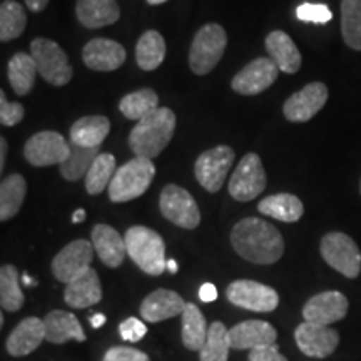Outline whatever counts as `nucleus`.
Masks as SVG:
<instances>
[{
  "label": "nucleus",
  "mask_w": 361,
  "mask_h": 361,
  "mask_svg": "<svg viewBox=\"0 0 361 361\" xmlns=\"http://www.w3.org/2000/svg\"><path fill=\"white\" fill-rule=\"evenodd\" d=\"M231 245L243 259L255 264L276 263L284 252L281 233L259 218L239 221L231 231Z\"/></svg>",
  "instance_id": "1"
},
{
  "label": "nucleus",
  "mask_w": 361,
  "mask_h": 361,
  "mask_svg": "<svg viewBox=\"0 0 361 361\" xmlns=\"http://www.w3.org/2000/svg\"><path fill=\"white\" fill-rule=\"evenodd\" d=\"M176 114L168 107H159L135 124L129 134V147L137 157L154 159L168 147L174 135Z\"/></svg>",
  "instance_id": "2"
},
{
  "label": "nucleus",
  "mask_w": 361,
  "mask_h": 361,
  "mask_svg": "<svg viewBox=\"0 0 361 361\" xmlns=\"http://www.w3.org/2000/svg\"><path fill=\"white\" fill-rule=\"evenodd\" d=\"M124 239L129 258L149 276H159L168 269L164 239L154 229L133 226L128 229Z\"/></svg>",
  "instance_id": "3"
},
{
  "label": "nucleus",
  "mask_w": 361,
  "mask_h": 361,
  "mask_svg": "<svg viewBox=\"0 0 361 361\" xmlns=\"http://www.w3.org/2000/svg\"><path fill=\"white\" fill-rule=\"evenodd\" d=\"M154 176L156 168L152 159L135 156L116 171L114 179L109 184V200L112 202H128L142 196L151 186Z\"/></svg>",
  "instance_id": "4"
},
{
  "label": "nucleus",
  "mask_w": 361,
  "mask_h": 361,
  "mask_svg": "<svg viewBox=\"0 0 361 361\" xmlns=\"http://www.w3.org/2000/svg\"><path fill=\"white\" fill-rule=\"evenodd\" d=\"M228 35L219 24H207L194 35L189 51V67L196 75H206L223 57Z\"/></svg>",
  "instance_id": "5"
},
{
  "label": "nucleus",
  "mask_w": 361,
  "mask_h": 361,
  "mask_svg": "<svg viewBox=\"0 0 361 361\" xmlns=\"http://www.w3.org/2000/svg\"><path fill=\"white\" fill-rule=\"evenodd\" d=\"M30 56L35 61L39 75H42L45 82L61 87L72 79L74 72L69 64V57L54 40L34 39L30 44Z\"/></svg>",
  "instance_id": "6"
},
{
  "label": "nucleus",
  "mask_w": 361,
  "mask_h": 361,
  "mask_svg": "<svg viewBox=\"0 0 361 361\" xmlns=\"http://www.w3.org/2000/svg\"><path fill=\"white\" fill-rule=\"evenodd\" d=\"M323 259L341 273L343 276L355 279L361 273V252L356 243L345 233H328L319 245Z\"/></svg>",
  "instance_id": "7"
},
{
  "label": "nucleus",
  "mask_w": 361,
  "mask_h": 361,
  "mask_svg": "<svg viewBox=\"0 0 361 361\" xmlns=\"http://www.w3.org/2000/svg\"><path fill=\"white\" fill-rule=\"evenodd\" d=\"M162 216L184 229H196L201 223V213L194 197L178 184H168L159 197Z\"/></svg>",
  "instance_id": "8"
},
{
  "label": "nucleus",
  "mask_w": 361,
  "mask_h": 361,
  "mask_svg": "<svg viewBox=\"0 0 361 361\" xmlns=\"http://www.w3.org/2000/svg\"><path fill=\"white\" fill-rule=\"evenodd\" d=\"M226 298L234 306L256 313H271L278 308L279 296L276 290L251 279H238L226 290Z\"/></svg>",
  "instance_id": "9"
},
{
  "label": "nucleus",
  "mask_w": 361,
  "mask_h": 361,
  "mask_svg": "<svg viewBox=\"0 0 361 361\" xmlns=\"http://www.w3.org/2000/svg\"><path fill=\"white\" fill-rule=\"evenodd\" d=\"M71 154V142L56 130H42L34 134L24 146V156L35 168L61 166Z\"/></svg>",
  "instance_id": "10"
},
{
  "label": "nucleus",
  "mask_w": 361,
  "mask_h": 361,
  "mask_svg": "<svg viewBox=\"0 0 361 361\" xmlns=\"http://www.w3.org/2000/svg\"><path fill=\"white\" fill-rule=\"evenodd\" d=\"M266 188V173L258 154L250 152L239 161L229 180V194L236 201L247 202L258 197Z\"/></svg>",
  "instance_id": "11"
},
{
  "label": "nucleus",
  "mask_w": 361,
  "mask_h": 361,
  "mask_svg": "<svg viewBox=\"0 0 361 361\" xmlns=\"http://www.w3.org/2000/svg\"><path fill=\"white\" fill-rule=\"evenodd\" d=\"M234 162V151L229 146H218L202 152L194 164L196 179L206 191L218 192Z\"/></svg>",
  "instance_id": "12"
},
{
  "label": "nucleus",
  "mask_w": 361,
  "mask_h": 361,
  "mask_svg": "<svg viewBox=\"0 0 361 361\" xmlns=\"http://www.w3.org/2000/svg\"><path fill=\"white\" fill-rule=\"evenodd\" d=\"M94 246L87 239H75L62 247L52 259V274L61 283L69 284L90 268L94 258Z\"/></svg>",
  "instance_id": "13"
},
{
  "label": "nucleus",
  "mask_w": 361,
  "mask_h": 361,
  "mask_svg": "<svg viewBox=\"0 0 361 361\" xmlns=\"http://www.w3.org/2000/svg\"><path fill=\"white\" fill-rule=\"evenodd\" d=\"M295 340L300 351L310 358H328L340 345L336 329L303 322L295 331Z\"/></svg>",
  "instance_id": "14"
},
{
  "label": "nucleus",
  "mask_w": 361,
  "mask_h": 361,
  "mask_svg": "<svg viewBox=\"0 0 361 361\" xmlns=\"http://www.w3.org/2000/svg\"><path fill=\"white\" fill-rule=\"evenodd\" d=\"M328 101V87L323 82H311L284 102V117L291 123H306L323 109Z\"/></svg>",
  "instance_id": "15"
},
{
  "label": "nucleus",
  "mask_w": 361,
  "mask_h": 361,
  "mask_svg": "<svg viewBox=\"0 0 361 361\" xmlns=\"http://www.w3.org/2000/svg\"><path fill=\"white\" fill-rule=\"evenodd\" d=\"M278 71V66L269 57L255 59L234 75L231 87L243 96H256L276 82Z\"/></svg>",
  "instance_id": "16"
},
{
  "label": "nucleus",
  "mask_w": 361,
  "mask_h": 361,
  "mask_svg": "<svg viewBox=\"0 0 361 361\" xmlns=\"http://www.w3.org/2000/svg\"><path fill=\"white\" fill-rule=\"evenodd\" d=\"M348 298L340 291H323L310 298L303 306L305 322L329 326L340 322L348 313Z\"/></svg>",
  "instance_id": "17"
},
{
  "label": "nucleus",
  "mask_w": 361,
  "mask_h": 361,
  "mask_svg": "<svg viewBox=\"0 0 361 361\" xmlns=\"http://www.w3.org/2000/svg\"><path fill=\"white\" fill-rule=\"evenodd\" d=\"M278 331L273 324L261 319H250V322L238 323L229 329V343L233 350H256L259 346L274 345Z\"/></svg>",
  "instance_id": "18"
},
{
  "label": "nucleus",
  "mask_w": 361,
  "mask_h": 361,
  "mask_svg": "<svg viewBox=\"0 0 361 361\" xmlns=\"http://www.w3.org/2000/svg\"><path fill=\"white\" fill-rule=\"evenodd\" d=\"M186 305L188 303L179 293L161 288V290L152 291L151 295L144 298L139 313H141V318L149 323H159L183 314Z\"/></svg>",
  "instance_id": "19"
},
{
  "label": "nucleus",
  "mask_w": 361,
  "mask_h": 361,
  "mask_svg": "<svg viewBox=\"0 0 361 361\" xmlns=\"http://www.w3.org/2000/svg\"><path fill=\"white\" fill-rule=\"evenodd\" d=\"M84 64L92 71L111 72L126 62V49L111 39H92L82 51Z\"/></svg>",
  "instance_id": "20"
},
{
  "label": "nucleus",
  "mask_w": 361,
  "mask_h": 361,
  "mask_svg": "<svg viewBox=\"0 0 361 361\" xmlns=\"http://www.w3.org/2000/svg\"><path fill=\"white\" fill-rule=\"evenodd\" d=\"M45 340V324L44 319L29 316L22 319L6 341L7 353L20 358V356L30 355L40 346V343Z\"/></svg>",
  "instance_id": "21"
},
{
  "label": "nucleus",
  "mask_w": 361,
  "mask_h": 361,
  "mask_svg": "<svg viewBox=\"0 0 361 361\" xmlns=\"http://www.w3.org/2000/svg\"><path fill=\"white\" fill-rule=\"evenodd\" d=\"M64 300L74 310H84L89 308V306L101 303L102 286L97 271L94 268H89L80 276L75 278L74 281L67 284L64 291Z\"/></svg>",
  "instance_id": "22"
},
{
  "label": "nucleus",
  "mask_w": 361,
  "mask_h": 361,
  "mask_svg": "<svg viewBox=\"0 0 361 361\" xmlns=\"http://www.w3.org/2000/svg\"><path fill=\"white\" fill-rule=\"evenodd\" d=\"M92 246L97 252L99 259L109 268H119L124 263L126 252V239L116 231L114 228L107 224H96L92 229Z\"/></svg>",
  "instance_id": "23"
},
{
  "label": "nucleus",
  "mask_w": 361,
  "mask_h": 361,
  "mask_svg": "<svg viewBox=\"0 0 361 361\" xmlns=\"http://www.w3.org/2000/svg\"><path fill=\"white\" fill-rule=\"evenodd\" d=\"M269 59L284 74H296L301 67V54L293 39L283 30H273L264 40Z\"/></svg>",
  "instance_id": "24"
},
{
  "label": "nucleus",
  "mask_w": 361,
  "mask_h": 361,
  "mask_svg": "<svg viewBox=\"0 0 361 361\" xmlns=\"http://www.w3.org/2000/svg\"><path fill=\"white\" fill-rule=\"evenodd\" d=\"M45 340L54 345H64L66 341H85V333L79 319L69 311L56 310L44 318Z\"/></svg>",
  "instance_id": "25"
},
{
  "label": "nucleus",
  "mask_w": 361,
  "mask_h": 361,
  "mask_svg": "<svg viewBox=\"0 0 361 361\" xmlns=\"http://www.w3.org/2000/svg\"><path fill=\"white\" fill-rule=\"evenodd\" d=\"M75 13L84 27L101 29L119 20L121 8L116 0H78Z\"/></svg>",
  "instance_id": "26"
},
{
  "label": "nucleus",
  "mask_w": 361,
  "mask_h": 361,
  "mask_svg": "<svg viewBox=\"0 0 361 361\" xmlns=\"http://www.w3.org/2000/svg\"><path fill=\"white\" fill-rule=\"evenodd\" d=\"M111 130V123L104 116H85L71 128V142L80 147H99Z\"/></svg>",
  "instance_id": "27"
},
{
  "label": "nucleus",
  "mask_w": 361,
  "mask_h": 361,
  "mask_svg": "<svg viewBox=\"0 0 361 361\" xmlns=\"http://www.w3.org/2000/svg\"><path fill=\"white\" fill-rule=\"evenodd\" d=\"M261 214L269 216L283 223H296L301 219L305 213V206L295 194H273V196L264 197L258 204Z\"/></svg>",
  "instance_id": "28"
},
{
  "label": "nucleus",
  "mask_w": 361,
  "mask_h": 361,
  "mask_svg": "<svg viewBox=\"0 0 361 361\" xmlns=\"http://www.w3.org/2000/svg\"><path fill=\"white\" fill-rule=\"evenodd\" d=\"M180 318H183V331H180L183 345L191 351H201L207 340V329H209L202 311L194 303H188Z\"/></svg>",
  "instance_id": "29"
},
{
  "label": "nucleus",
  "mask_w": 361,
  "mask_h": 361,
  "mask_svg": "<svg viewBox=\"0 0 361 361\" xmlns=\"http://www.w3.org/2000/svg\"><path fill=\"white\" fill-rule=\"evenodd\" d=\"M8 82L19 96H25L35 84V75L39 74L37 66L30 54L17 52L8 62Z\"/></svg>",
  "instance_id": "30"
},
{
  "label": "nucleus",
  "mask_w": 361,
  "mask_h": 361,
  "mask_svg": "<svg viewBox=\"0 0 361 361\" xmlns=\"http://www.w3.org/2000/svg\"><path fill=\"white\" fill-rule=\"evenodd\" d=\"M27 183L20 174H11L0 184V221L12 219L25 200Z\"/></svg>",
  "instance_id": "31"
},
{
  "label": "nucleus",
  "mask_w": 361,
  "mask_h": 361,
  "mask_svg": "<svg viewBox=\"0 0 361 361\" xmlns=\"http://www.w3.org/2000/svg\"><path fill=\"white\" fill-rule=\"evenodd\" d=\"M166 57L164 37L157 30H147L135 45V61L142 71H156Z\"/></svg>",
  "instance_id": "32"
},
{
  "label": "nucleus",
  "mask_w": 361,
  "mask_h": 361,
  "mask_svg": "<svg viewBox=\"0 0 361 361\" xmlns=\"http://www.w3.org/2000/svg\"><path fill=\"white\" fill-rule=\"evenodd\" d=\"M0 305H2V310L8 313H16L24 306L20 274L12 264H4L0 269Z\"/></svg>",
  "instance_id": "33"
},
{
  "label": "nucleus",
  "mask_w": 361,
  "mask_h": 361,
  "mask_svg": "<svg viewBox=\"0 0 361 361\" xmlns=\"http://www.w3.org/2000/svg\"><path fill=\"white\" fill-rule=\"evenodd\" d=\"M99 156V147H80L78 144L71 142V154L67 159L62 162L59 168H61V174L66 180L75 183V180L82 179L87 176L90 166L94 164V161Z\"/></svg>",
  "instance_id": "34"
},
{
  "label": "nucleus",
  "mask_w": 361,
  "mask_h": 361,
  "mask_svg": "<svg viewBox=\"0 0 361 361\" xmlns=\"http://www.w3.org/2000/svg\"><path fill=\"white\" fill-rule=\"evenodd\" d=\"M159 109V97L152 89H141L124 96L119 102V111L130 121H141Z\"/></svg>",
  "instance_id": "35"
},
{
  "label": "nucleus",
  "mask_w": 361,
  "mask_h": 361,
  "mask_svg": "<svg viewBox=\"0 0 361 361\" xmlns=\"http://www.w3.org/2000/svg\"><path fill=\"white\" fill-rule=\"evenodd\" d=\"M231 343H229V329L221 322L209 324L207 340L200 351L201 361H228Z\"/></svg>",
  "instance_id": "36"
},
{
  "label": "nucleus",
  "mask_w": 361,
  "mask_h": 361,
  "mask_svg": "<svg viewBox=\"0 0 361 361\" xmlns=\"http://www.w3.org/2000/svg\"><path fill=\"white\" fill-rule=\"evenodd\" d=\"M116 157L112 154H99L85 176V191L90 196H97L104 189L109 188L116 174Z\"/></svg>",
  "instance_id": "37"
},
{
  "label": "nucleus",
  "mask_w": 361,
  "mask_h": 361,
  "mask_svg": "<svg viewBox=\"0 0 361 361\" xmlns=\"http://www.w3.org/2000/svg\"><path fill=\"white\" fill-rule=\"evenodd\" d=\"M341 34L350 49L361 51V0H341Z\"/></svg>",
  "instance_id": "38"
},
{
  "label": "nucleus",
  "mask_w": 361,
  "mask_h": 361,
  "mask_svg": "<svg viewBox=\"0 0 361 361\" xmlns=\"http://www.w3.org/2000/svg\"><path fill=\"white\" fill-rule=\"evenodd\" d=\"M27 25V13L20 4L6 0L0 7V40L8 42L20 37Z\"/></svg>",
  "instance_id": "39"
},
{
  "label": "nucleus",
  "mask_w": 361,
  "mask_h": 361,
  "mask_svg": "<svg viewBox=\"0 0 361 361\" xmlns=\"http://www.w3.org/2000/svg\"><path fill=\"white\" fill-rule=\"evenodd\" d=\"M296 17L303 22H314V24H326L333 19V13L323 4H301L296 8Z\"/></svg>",
  "instance_id": "40"
},
{
  "label": "nucleus",
  "mask_w": 361,
  "mask_h": 361,
  "mask_svg": "<svg viewBox=\"0 0 361 361\" xmlns=\"http://www.w3.org/2000/svg\"><path fill=\"white\" fill-rule=\"evenodd\" d=\"M24 119V106L17 102H8L6 94L0 92V123L2 126H16Z\"/></svg>",
  "instance_id": "41"
},
{
  "label": "nucleus",
  "mask_w": 361,
  "mask_h": 361,
  "mask_svg": "<svg viewBox=\"0 0 361 361\" xmlns=\"http://www.w3.org/2000/svg\"><path fill=\"white\" fill-rule=\"evenodd\" d=\"M102 361H151L149 356L141 350L130 346H112L106 351Z\"/></svg>",
  "instance_id": "42"
},
{
  "label": "nucleus",
  "mask_w": 361,
  "mask_h": 361,
  "mask_svg": "<svg viewBox=\"0 0 361 361\" xmlns=\"http://www.w3.org/2000/svg\"><path fill=\"white\" fill-rule=\"evenodd\" d=\"M119 333H121V338H123L124 341L137 343V341H141L144 336H146L147 328H146V324L141 322V319L128 318L119 324Z\"/></svg>",
  "instance_id": "43"
},
{
  "label": "nucleus",
  "mask_w": 361,
  "mask_h": 361,
  "mask_svg": "<svg viewBox=\"0 0 361 361\" xmlns=\"http://www.w3.org/2000/svg\"><path fill=\"white\" fill-rule=\"evenodd\" d=\"M247 361H288V358L279 353V346L274 343V345L259 346V348L251 350Z\"/></svg>",
  "instance_id": "44"
},
{
  "label": "nucleus",
  "mask_w": 361,
  "mask_h": 361,
  "mask_svg": "<svg viewBox=\"0 0 361 361\" xmlns=\"http://www.w3.org/2000/svg\"><path fill=\"white\" fill-rule=\"evenodd\" d=\"M197 295H200V300L202 301V303H213V301L218 300V290H216V286L213 283L202 284Z\"/></svg>",
  "instance_id": "45"
},
{
  "label": "nucleus",
  "mask_w": 361,
  "mask_h": 361,
  "mask_svg": "<svg viewBox=\"0 0 361 361\" xmlns=\"http://www.w3.org/2000/svg\"><path fill=\"white\" fill-rule=\"evenodd\" d=\"M49 0H25V6L32 12H42L47 7Z\"/></svg>",
  "instance_id": "46"
},
{
  "label": "nucleus",
  "mask_w": 361,
  "mask_h": 361,
  "mask_svg": "<svg viewBox=\"0 0 361 361\" xmlns=\"http://www.w3.org/2000/svg\"><path fill=\"white\" fill-rule=\"evenodd\" d=\"M106 324V316L101 314V313H96L90 316V326H92L94 329H99L101 326H104Z\"/></svg>",
  "instance_id": "47"
},
{
  "label": "nucleus",
  "mask_w": 361,
  "mask_h": 361,
  "mask_svg": "<svg viewBox=\"0 0 361 361\" xmlns=\"http://www.w3.org/2000/svg\"><path fill=\"white\" fill-rule=\"evenodd\" d=\"M6 157H7V141L0 139V171L6 168Z\"/></svg>",
  "instance_id": "48"
},
{
  "label": "nucleus",
  "mask_w": 361,
  "mask_h": 361,
  "mask_svg": "<svg viewBox=\"0 0 361 361\" xmlns=\"http://www.w3.org/2000/svg\"><path fill=\"white\" fill-rule=\"evenodd\" d=\"M84 219H85V211L84 209H78L74 214H72V223H74V224L82 223Z\"/></svg>",
  "instance_id": "49"
},
{
  "label": "nucleus",
  "mask_w": 361,
  "mask_h": 361,
  "mask_svg": "<svg viewBox=\"0 0 361 361\" xmlns=\"http://www.w3.org/2000/svg\"><path fill=\"white\" fill-rule=\"evenodd\" d=\"M22 283H24L25 286H35V284H37V281H35V279L30 278L29 274H27V273L22 274Z\"/></svg>",
  "instance_id": "50"
},
{
  "label": "nucleus",
  "mask_w": 361,
  "mask_h": 361,
  "mask_svg": "<svg viewBox=\"0 0 361 361\" xmlns=\"http://www.w3.org/2000/svg\"><path fill=\"white\" fill-rule=\"evenodd\" d=\"M168 271H169V273H173V274L178 273V263H176L174 259L168 261Z\"/></svg>",
  "instance_id": "51"
},
{
  "label": "nucleus",
  "mask_w": 361,
  "mask_h": 361,
  "mask_svg": "<svg viewBox=\"0 0 361 361\" xmlns=\"http://www.w3.org/2000/svg\"><path fill=\"white\" fill-rule=\"evenodd\" d=\"M164 2H168V0H147V4H151V6H161Z\"/></svg>",
  "instance_id": "52"
},
{
  "label": "nucleus",
  "mask_w": 361,
  "mask_h": 361,
  "mask_svg": "<svg viewBox=\"0 0 361 361\" xmlns=\"http://www.w3.org/2000/svg\"><path fill=\"white\" fill-rule=\"evenodd\" d=\"M360 192H361V183H360Z\"/></svg>",
  "instance_id": "53"
}]
</instances>
